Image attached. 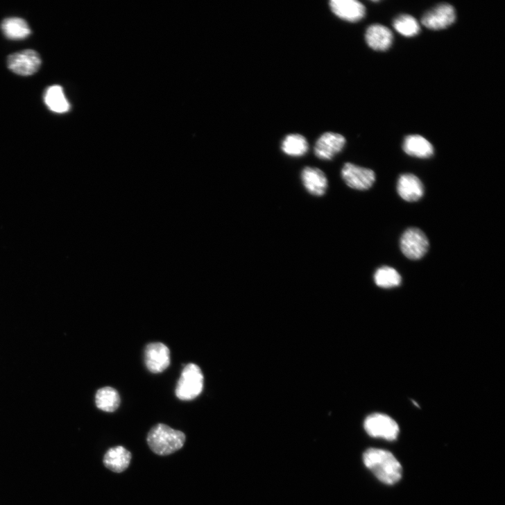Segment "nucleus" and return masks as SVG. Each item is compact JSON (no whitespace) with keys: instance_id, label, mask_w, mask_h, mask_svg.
<instances>
[{"instance_id":"nucleus-1","label":"nucleus","mask_w":505,"mask_h":505,"mask_svg":"<svg viewBox=\"0 0 505 505\" xmlns=\"http://www.w3.org/2000/svg\"><path fill=\"white\" fill-rule=\"evenodd\" d=\"M365 466L382 482L393 485L402 477V468L391 452L378 449L368 450L363 454Z\"/></svg>"},{"instance_id":"nucleus-2","label":"nucleus","mask_w":505,"mask_h":505,"mask_svg":"<svg viewBox=\"0 0 505 505\" xmlns=\"http://www.w3.org/2000/svg\"><path fill=\"white\" fill-rule=\"evenodd\" d=\"M151 450L159 456H168L179 451L185 442V434L164 424H157L147 438Z\"/></svg>"},{"instance_id":"nucleus-3","label":"nucleus","mask_w":505,"mask_h":505,"mask_svg":"<svg viewBox=\"0 0 505 505\" xmlns=\"http://www.w3.org/2000/svg\"><path fill=\"white\" fill-rule=\"evenodd\" d=\"M203 387L204 375L201 368L195 363H188L181 373L176 395L180 400L191 401L202 393Z\"/></svg>"},{"instance_id":"nucleus-4","label":"nucleus","mask_w":505,"mask_h":505,"mask_svg":"<svg viewBox=\"0 0 505 505\" xmlns=\"http://www.w3.org/2000/svg\"><path fill=\"white\" fill-rule=\"evenodd\" d=\"M366 431L372 437L395 440L400 433L398 424L390 416L375 413L366 418L364 422Z\"/></svg>"},{"instance_id":"nucleus-5","label":"nucleus","mask_w":505,"mask_h":505,"mask_svg":"<svg viewBox=\"0 0 505 505\" xmlns=\"http://www.w3.org/2000/svg\"><path fill=\"white\" fill-rule=\"evenodd\" d=\"M42 65L39 53L35 50L26 49L10 55L8 67L15 74L30 76L36 74Z\"/></svg>"},{"instance_id":"nucleus-6","label":"nucleus","mask_w":505,"mask_h":505,"mask_svg":"<svg viewBox=\"0 0 505 505\" xmlns=\"http://www.w3.org/2000/svg\"><path fill=\"white\" fill-rule=\"evenodd\" d=\"M429 240L425 233L418 228L408 229L400 241L401 250L409 259H422L428 250Z\"/></svg>"},{"instance_id":"nucleus-7","label":"nucleus","mask_w":505,"mask_h":505,"mask_svg":"<svg viewBox=\"0 0 505 505\" xmlns=\"http://www.w3.org/2000/svg\"><path fill=\"white\" fill-rule=\"evenodd\" d=\"M341 175L347 185L357 191H366L375 181V173L373 171L351 163L344 165Z\"/></svg>"},{"instance_id":"nucleus-8","label":"nucleus","mask_w":505,"mask_h":505,"mask_svg":"<svg viewBox=\"0 0 505 505\" xmlns=\"http://www.w3.org/2000/svg\"><path fill=\"white\" fill-rule=\"evenodd\" d=\"M456 19V11L452 6L440 4L423 16L422 24L429 29L438 31L452 26Z\"/></svg>"},{"instance_id":"nucleus-9","label":"nucleus","mask_w":505,"mask_h":505,"mask_svg":"<svg viewBox=\"0 0 505 505\" xmlns=\"http://www.w3.org/2000/svg\"><path fill=\"white\" fill-rule=\"evenodd\" d=\"M345 144L346 140L341 135L327 132L316 142L314 153L321 160H331L342 151Z\"/></svg>"},{"instance_id":"nucleus-10","label":"nucleus","mask_w":505,"mask_h":505,"mask_svg":"<svg viewBox=\"0 0 505 505\" xmlns=\"http://www.w3.org/2000/svg\"><path fill=\"white\" fill-rule=\"evenodd\" d=\"M170 350L162 343L148 344L145 350V362L148 369L153 373L165 370L170 364Z\"/></svg>"},{"instance_id":"nucleus-11","label":"nucleus","mask_w":505,"mask_h":505,"mask_svg":"<svg viewBox=\"0 0 505 505\" xmlns=\"http://www.w3.org/2000/svg\"><path fill=\"white\" fill-rule=\"evenodd\" d=\"M301 179L307 191L311 195L318 197L325 195L328 187V180L322 170L318 168L305 167L301 173Z\"/></svg>"},{"instance_id":"nucleus-12","label":"nucleus","mask_w":505,"mask_h":505,"mask_svg":"<svg viewBox=\"0 0 505 505\" xmlns=\"http://www.w3.org/2000/svg\"><path fill=\"white\" fill-rule=\"evenodd\" d=\"M332 12L339 18L350 22H357L366 15V8L357 0H332Z\"/></svg>"},{"instance_id":"nucleus-13","label":"nucleus","mask_w":505,"mask_h":505,"mask_svg":"<svg viewBox=\"0 0 505 505\" xmlns=\"http://www.w3.org/2000/svg\"><path fill=\"white\" fill-rule=\"evenodd\" d=\"M397 191L400 197L406 202L418 201L424 194V187L421 180L411 173L400 176L397 184Z\"/></svg>"},{"instance_id":"nucleus-14","label":"nucleus","mask_w":505,"mask_h":505,"mask_svg":"<svg viewBox=\"0 0 505 505\" xmlns=\"http://www.w3.org/2000/svg\"><path fill=\"white\" fill-rule=\"evenodd\" d=\"M366 41L368 45L375 51H386L393 44V35L388 28L380 24H375L367 29Z\"/></svg>"},{"instance_id":"nucleus-15","label":"nucleus","mask_w":505,"mask_h":505,"mask_svg":"<svg viewBox=\"0 0 505 505\" xmlns=\"http://www.w3.org/2000/svg\"><path fill=\"white\" fill-rule=\"evenodd\" d=\"M132 460V454L123 447L110 449L103 459L105 466L110 470L121 473L128 469Z\"/></svg>"},{"instance_id":"nucleus-16","label":"nucleus","mask_w":505,"mask_h":505,"mask_svg":"<svg viewBox=\"0 0 505 505\" xmlns=\"http://www.w3.org/2000/svg\"><path fill=\"white\" fill-rule=\"evenodd\" d=\"M403 149L410 156L429 158L434 154L433 146L420 135L408 136L404 142Z\"/></svg>"},{"instance_id":"nucleus-17","label":"nucleus","mask_w":505,"mask_h":505,"mask_svg":"<svg viewBox=\"0 0 505 505\" xmlns=\"http://www.w3.org/2000/svg\"><path fill=\"white\" fill-rule=\"evenodd\" d=\"M44 103L50 110L55 113H65L71 108L62 88L59 85L49 87L46 90Z\"/></svg>"},{"instance_id":"nucleus-18","label":"nucleus","mask_w":505,"mask_h":505,"mask_svg":"<svg viewBox=\"0 0 505 505\" xmlns=\"http://www.w3.org/2000/svg\"><path fill=\"white\" fill-rule=\"evenodd\" d=\"M4 35L10 40H23L28 37L31 31L27 22L19 17L6 19L1 24Z\"/></svg>"},{"instance_id":"nucleus-19","label":"nucleus","mask_w":505,"mask_h":505,"mask_svg":"<svg viewBox=\"0 0 505 505\" xmlns=\"http://www.w3.org/2000/svg\"><path fill=\"white\" fill-rule=\"evenodd\" d=\"M120 402L119 395L113 388L105 387L96 393V404L101 411L114 412L119 408Z\"/></svg>"},{"instance_id":"nucleus-20","label":"nucleus","mask_w":505,"mask_h":505,"mask_svg":"<svg viewBox=\"0 0 505 505\" xmlns=\"http://www.w3.org/2000/svg\"><path fill=\"white\" fill-rule=\"evenodd\" d=\"M309 149V145L304 137L300 135L287 136L282 144V150L287 155L302 157Z\"/></svg>"},{"instance_id":"nucleus-21","label":"nucleus","mask_w":505,"mask_h":505,"mask_svg":"<svg viewBox=\"0 0 505 505\" xmlns=\"http://www.w3.org/2000/svg\"><path fill=\"white\" fill-rule=\"evenodd\" d=\"M374 281L377 286L389 289L400 286L402 283V277L395 269L385 266L376 271Z\"/></svg>"},{"instance_id":"nucleus-22","label":"nucleus","mask_w":505,"mask_h":505,"mask_svg":"<svg viewBox=\"0 0 505 505\" xmlns=\"http://www.w3.org/2000/svg\"><path fill=\"white\" fill-rule=\"evenodd\" d=\"M393 26L399 33L406 37H414L420 31V26L418 21L413 17L408 15L399 16L395 19Z\"/></svg>"}]
</instances>
